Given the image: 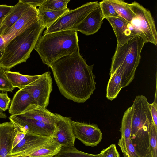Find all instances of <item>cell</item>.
<instances>
[{
  "instance_id": "obj_1",
  "label": "cell",
  "mask_w": 157,
  "mask_h": 157,
  "mask_svg": "<svg viewBox=\"0 0 157 157\" xmlns=\"http://www.w3.org/2000/svg\"><path fill=\"white\" fill-rule=\"evenodd\" d=\"M93 66L86 63L79 50L59 59L49 67L61 94L67 99L82 103L96 89Z\"/></svg>"
},
{
  "instance_id": "obj_2",
  "label": "cell",
  "mask_w": 157,
  "mask_h": 157,
  "mask_svg": "<svg viewBox=\"0 0 157 157\" xmlns=\"http://www.w3.org/2000/svg\"><path fill=\"white\" fill-rule=\"evenodd\" d=\"M34 49L43 63L50 67L59 59L79 50L77 32L69 30L43 35Z\"/></svg>"
},
{
  "instance_id": "obj_3",
  "label": "cell",
  "mask_w": 157,
  "mask_h": 157,
  "mask_svg": "<svg viewBox=\"0 0 157 157\" xmlns=\"http://www.w3.org/2000/svg\"><path fill=\"white\" fill-rule=\"evenodd\" d=\"M45 28L39 20L10 40L6 44L0 67L9 70L26 62Z\"/></svg>"
},
{
  "instance_id": "obj_4",
  "label": "cell",
  "mask_w": 157,
  "mask_h": 157,
  "mask_svg": "<svg viewBox=\"0 0 157 157\" xmlns=\"http://www.w3.org/2000/svg\"><path fill=\"white\" fill-rule=\"evenodd\" d=\"M145 43L142 37L137 36L123 45H117L112 59L110 75L116 69H121L123 72L121 82L122 88L128 86L133 80Z\"/></svg>"
},
{
  "instance_id": "obj_5",
  "label": "cell",
  "mask_w": 157,
  "mask_h": 157,
  "mask_svg": "<svg viewBox=\"0 0 157 157\" xmlns=\"http://www.w3.org/2000/svg\"><path fill=\"white\" fill-rule=\"evenodd\" d=\"M133 13L130 22L145 43L157 44V32L154 19L150 11L136 2L128 3Z\"/></svg>"
},
{
  "instance_id": "obj_6",
  "label": "cell",
  "mask_w": 157,
  "mask_h": 157,
  "mask_svg": "<svg viewBox=\"0 0 157 157\" xmlns=\"http://www.w3.org/2000/svg\"><path fill=\"white\" fill-rule=\"evenodd\" d=\"M98 4L97 1L87 2L75 9L70 10L47 29L43 34L70 30L80 23Z\"/></svg>"
},
{
  "instance_id": "obj_7",
  "label": "cell",
  "mask_w": 157,
  "mask_h": 157,
  "mask_svg": "<svg viewBox=\"0 0 157 157\" xmlns=\"http://www.w3.org/2000/svg\"><path fill=\"white\" fill-rule=\"evenodd\" d=\"M149 103L144 96H137L132 106V109L131 139L148 132L149 126L153 122Z\"/></svg>"
},
{
  "instance_id": "obj_8",
  "label": "cell",
  "mask_w": 157,
  "mask_h": 157,
  "mask_svg": "<svg viewBox=\"0 0 157 157\" xmlns=\"http://www.w3.org/2000/svg\"><path fill=\"white\" fill-rule=\"evenodd\" d=\"M22 89L31 94L36 105L46 108L53 90L51 73L47 71L40 75L37 79Z\"/></svg>"
},
{
  "instance_id": "obj_9",
  "label": "cell",
  "mask_w": 157,
  "mask_h": 157,
  "mask_svg": "<svg viewBox=\"0 0 157 157\" xmlns=\"http://www.w3.org/2000/svg\"><path fill=\"white\" fill-rule=\"evenodd\" d=\"M50 136H43L27 133L24 138L8 154V157H24L52 142Z\"/></svg>"
},
{
  "instance_id": "obj_10",
  "label": "cell",
  "mask_w": 157,
  "mask_h": 157,
  "mask_svg": "<svg viewBox=\"0 0 157 157\" xmlns=\"http://www.w3.org/2000/svg\"><path fill=\"white\" fill-rule=\"evenodd\" d=\"M9 119L13 124L23 128L27 133L53 137L57 130L56 127L21 114L11 115Z\"/></svg>"
},
{
  "instance_id": "obj_11",
  "label": "cell",
  "mask_w": 157,
  "mask_h": 157,
  "mask_svg": "<svg viewBox=\"0 0 157 157\" xmlns=\"http://www.w3.org/2000/svg\"><path fill=\"white\" fill-rule=\"evenodd\" d=\"M75 139L80 140L85 146L93 147L101 141L102 133L96 124L71 121Z\"/></svg>"
},
{
  "instance_id": "obj_12",
  "label": "cell",
  "mask_w": 157,
  "mask_h": 157,
  "mask_svg": "<svg viewBox=\"0 0 157 157\" xmlns=\"http://www.w3.org/2000/svg\"><path fill=\"white\" fill-rule=\"evenodd\" d=\"M39 20L37 8L30 6L16 23L1 35L5 41V45L11 39Z\"/></svg>"
},
{
  "instance_id": "obj_13",
  "label": "cell",
  "mask_w": 157,
  "mask_h": 157,
  "mask_svg": "<svg viewBox=\"0 0 157 157\" xmlns=\"http://www.w3.org/2000/svg\"><path fill=\"white\" fill-rule=\"evenodd\" d=\"M55 114L57 130L53 136V140L62 147L74 146L75 138L71 124V117Z\"/></svg>"
},
{
  "instance_id": "obj_14",
  "label": "cell",
  "mask_w": 157,
  "mask_h": 157,
  "mask_svg": "<svg viewBox=\"0 0 157 157\" xmlns=\"http://www.w3.org/2000/svg\"><path fill=\"white\" fill-rule=\"evenodd\" d=\"M106 19L114 31L117 45H123L133 38L139 36L136 29L131 24L120 17H108Z\"/></svg>"
},
{
  "instance_id": "obj_15",
  "label": "cell",
  "mask_w": 157,
  "mask_h": 157,
  "mask_svg": "<svg viewBox=\"0 0 157 157\" xmlns=\"http://www.w3.org/2000/svg\"><path fill=\"white\" fill-rule=\"evenodd\" d=\"M103 19L99 3L98 6L80 23L70 30L79 31L86 35H92L100 29L103 23Z\"/></svg>"
},
{
  "instance_id": "obj_16",
  "label": "cell",
  "mask_w": 157,
  "mask_h": 157,
  "mask_svg": "<svg viewBox=\"0 0 157 157\" xmlns=\"http://www.w3.org/2000/svg\"><path fill=\"white\" fill-rule=\"evenodd\" d=\"M35 101L31 94L22 89H19L14 95L9 109L12 115L21 114L27 111Z\"/></svg>"
},
{
  "instance_id": "obj_17",
  "label": "cell",
  "mask_w": 157,
  "mask_h": 157,
  "mask_svg": "<svg viewBox=\"0 0 157 157\" xmlns=\"http://www.w3.org/2000/svg\"><path fill=\"white\" fill-rule=\"evenodd\" d=\"M15 130L10 122L0 123V157H8L13 148Z\"/></svg>"
},
{
  "instance_id": "obj_18",
  "label": "cell",
  "mask_w": 157,
  "mask_h": 157,
  "mask_svg": "<svg viewBox=\"0 0 157 157\" xmlns=\"http://www.w3.org/2000/svg\"><path fill=\"white\" fill-rule=\"evenodd\" d=\"M21 115L56 127V114L36 104L33 105L27 111Z\"/></svg>"
},
{
  "instance_id": "obj_19",
  "label": "cell",
  "mask_w": 157,
  "mask_h": 157,
  "mask_svg": "<svg viewBox=\"0 0 157 157\" xmlns=\"http://www.w3.org/2000/svg\"><path fill=\"white\" fill-rule=\"evenodd\" d=\"M30 6L19 0L17 4L13 6L10 12L2 21L0 29L1 35L16 23Z\"/></svg>"
},
{
  "instance_id": "obj_20",
  "label": "cell",
  "mask_w": 157,
  "mask_h": 157,
  "mask_svg": "<svg viewBox=\"0 0 157 157\" xmlns=\"http://www.w3.org/2000/svg\"><path fill=\"white\" fill-rule=\"evenodd\" d=\"M122 75V71L118 69L110 75L106 88V97L108 100L111 101L116 98L122 88L121 85Z\"/></svg>"
},
{
  "instance_id": "obj_21",
  "label": "cell",
  "mask_w": 157,
  "mask_h": 157,
  "mask_svg": "<svg viewBox=\"0 0 157 157\" xmlns=\"http://www.w3.org/2000/svg\"><path fill=\"white\" fill-rule=\"evenodd\" d=\"M6 74L13 87L21 89L37 79L39 75H28L20 74L19 72L6 70Z\"/></svg>"
},
{
  "instance_id": "obj_22",
  "label": "cell",
  "mask_w": 157,
  "mask_h": 157,
  "mask_svg": "<svg viewBox=\"0 0 157 157\" xmlns=\"http://www.w3.org/2000/svg\"><path fill=\"white\" fill-rule=\"evenodd\" d=\"M70 10L68 8L62 10L56 11L42 10L37 9L39 20L46 29Z\"/></svg>"
},
{
  "instance_id": "obj_23",
  "label": "cell",
  "mask_w": 157,
  "mask_h": 157,
  "mask_svg": "<svg viewBox=\"0 0 157 157\" xmlns=\"http://www.w3.org/2000/svg\"><path fill=\"white\" fill-rule=\"evenodd\" d=\"M61 147L53 140L48 144L24 157H54L58 153Z\"/></svg>"
},
{
  "instance_id": "obj_24",
  "label": "cell",
  "mask_w": 157,
  "mask_h": 157,
  "mask_svg": "<svg viewBox=\"0 0 157 157\" xmlns=\"http://www.w3.org/2000/svg\"><path fill=\"white\" fill-rule=\"evenodd\" d=\"M114 7L119 16L125 21L130 22L133 18V13L127 3L121 0H109Z\"/></svg>"
},
{
  "instance_id": "obj_25",
  "label": "cell",
  "mask_w": 157,
  "mask_h": 157,
  "mask_svg": "<svg viewBox=\"0 0 157 157\" xmlns=\"http://www.w3.org/2000/svg\"><path fill=\"white\" fill-rule=\"evenodd\" d=\"M132 114V109L131 106L126 110L123 116L120 128L121 138H131Z\"/></svg>"
},
{
  "instance_id": "obj_26",
  "label": "cell",
  "mask_w": 157,
  "mask_h": 157,
  "mask_svg": "<svg viewBox=\"0 0 157 157\" xmlns=\"http://www.w3.org/2000/svg\"><path fill=\"white\" fill-rule=\"evenodd\" d=\"M56 157H101L100 153L92 154L81 151L74 146L62 147Z\"/></svg>"
},
{
  "instance_id": "obj_27",
  "label": "cell",
  "mask_w": 157,
  "mask_h": 157,
  "mask_svg": "<svg viewBox=\"0 0 157 157\" xmlns=\"http://www.w3.org/2000/svg\"><path fill=\"white\" fill-rule=\"evenodd\" d=\"M70 1V0H45L37 9L45 10H62L67 8V4Z\"/></svg>"
},
{
  "instance_id": "obj_28",
  "label": "cell",
  "mask_w": 157,
  "mask_h": 157,
  "mask_svg": "<svg viewBox=\"0 0 157 157\" xmlns=\"http://www.w3.org/2000/svg\"><path fill=\"white\" fill-rule=\"evenodd\" d=\"M118 144L120 147L124 157H138L140 156L137 153L130 138H121Z\"/></svg>"
},
{
  "instance_id": "obj_29",
  "label": "cell",
  "mask_w": 157,
  "mask_h": 157,
  "mask_svg": "<svg viewBox=\"0 0 157 157\" xmlns=\"http://www.w3.org/2000/svg\"><path fill=\"white\" fill-rule=\"evenodd\" d=\"M149 138V150L151 157H157V128L152 122L150 125L148 131Z\"/></svg>"
},
{
  "instance_id": "obj_30",
  "label": "cell",
  "mask_w": 157,
  "mask_h": 157,
  "mask_svg": "<svg viewBox=\"0 0 157 157\" xmlns=\"http://www.w3.org/2000/svg\"><path fill=\"white\" fill-rule=\"evenodd\" d=\"M99 4L103 19L108 17H119L109 0H104L99 2Z\"/></svg>"
},
{
  "instance_id": "obj_31",
  "label": "cell",
  "mask_w": 157,
  "mask_h": 157,
  "mask_svg": "<svg viewBox=\"0 0 157 157\" xmlns=\"http://www.w3.org/2000/svg\"><path fill=\"white\" fill-rule=\"evenodd\" d=\"M6 70L0 67V90L12 92L13 87L6 74Z\"/></svg>"
},
{
  "instance_id": "obj_32",
  "label": "cell",
  "mask_w": 157,
  "mask_h": 157,
  "mask_svg": "<svg viewBox=\"0 0 157 157\" xmlns=\"http://www.w3.org/2000/svg\"><path fill=\"white\" fill-rule=\"evenodd\" d=\"M101 157H120L115 144H112L108 147L103 149L100 153Z\"/></svg>"
},
{
  "instance_id": "obj_33",
  "label": "cell",
  "mask_w": 157,
  "mask_h": 157,
  "mask_svg": "<svg viewBox=\"0 0 157 157\" xmlns=\"http://www.w3.org/2000/svg\"><path fill=\"white\" fill-rule=\"evenodd\" d=\"M13 124L14 127L15 133L13 145V148L24 138L25 135L27 133V132L23 128L15 124Z\"/></svg>"
},
{
  "instance_id": "obj_34",
  "label": "cell",
  "mask_w": 157,
  "mask_h": 157,
  "mask_svg": "<svg viewBox=\"0 0 157 157\" xmlns=\"http://www.w3.org/2000/svg\"><path fill=\"white\" fill-rule=\"evenodd\" d=\"M10 101L7 92L0 90V109L3 111L7 110Z\"/></svg>"
},
{
  "instance_id": "obj_35",
  "label": "cell",
  "mask_w": 157,
  "mask_h": 157,
  "mask_svg": "<svg viewBox=\"0 0 157 157\" xmlns=\"http://www.w3.org/2000/svg\"><path fill=\"white\" fill-rule=\"evenodd\" d=\"M156 87L155 98L153 102L148 103L149 107L151 112L152 121L155 127L157 128V101Z\"/></svg>"
},
{
  "instance_id": "obj_36",
  "label": "cell",
  "mask_w": 157,
  "mask_h": 157,
  "mask_svg": "<svg viewBox=\"0 0 157 157\" xmlns=\"http://www.w3.org/2000/svg\"><path fill=\"white\" fill-rule=\"evenodd\" d=\"M13 6L0 5V20L4 19L11 10Z\"/></svg>"
},
{
  "instance_id": "obj_37",
  "label": "cell",
  "mask_w": 157,
  "mask_h": 157,
  "mask_svg": "<svg viewBox=\"0 0 157 157\" xmlns=\"http://www.w3.org/2000/svg\"><path fill=\"white\" fill-rule=\"evenodd\" d=\"M23 2L35 8L40 6L45 0H21Z\"/></svg>"
},
{
  "instance_id": "obj_38",
  "label": "cell",
  "mask_w": 157,
  "mask_h": 157,
  "mask_svg": "<svg viewBox=\"0 0 157 157\" xmlns=\"http://www.w3.org/2000/svg\"><path fill=\"white\" fill-rule=\"evenodd\" d=\"M3 111L0 109V118H6L7 117L5 113H3Z\"/></svg>"
},
{
  "instance_id": "obj_39",
  "label": "cell",
  "mask_w": 157,
  "mask_h": 157,
  "mask_svg": "<svg viewBox=\"0 0 157 157\" xmlns=\"http://www.w3.org/2000/svg\"><path fill=\"white\" fill-rule=\"evenodd\" d=\"M4 52V50H0V60Z\"/></svg>"
},
{
  "instance_id": "obj_40",
  "label": "cell",
  "mask_w": 157,
  "mask_h": 157,
  "mask_svg": "<svg viewBox=\"0 0 157 157\" xmlns=\"http://www.w3.org/2000/svg\"><path fill=\"white\" fill-rule=\"evenodd\" d=\"M3 19H1V20H0V28H1V25H2V21H3ZM1 35V34L0 33V36Z\"/></svg>"
},
{
  "instance_id": "obj_41",
  "label": "cell",
  "mask_w": 157,
  "mask_h": 157,
  "mask_svg": "<svg viewBox=\"0 0 157 157\" xmlns=\"http://www.w3.org/2000/svg\"><path fill=\"white\" fill-rule=\"evenodd\" d=\"M148 157L147 156H145V157H141L140 156H139V157ZM150 157H151V156Z\"/></svg>"
},
{
  "instance_id": "obj_42",
  "label": "cell",
  "mask_w": 157,
  "mask_h": 157,
  "mask_svg": "<svg viewBox=\"0 0 157 157\" xmlns=\"http://www.w3.org/2000/svg\"><path fill=\"white\" fill-rule=\"evenodd\" d=\"M54 157H55V156H54Z\"/></svg>"
}]
</instances>
